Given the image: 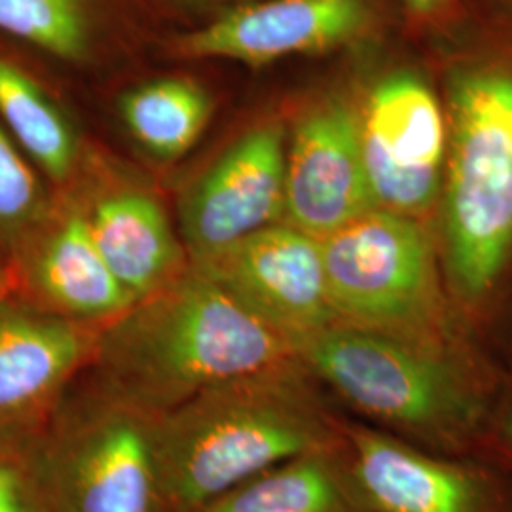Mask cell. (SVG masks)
I'll return each mask as SVG.
<instances>
[{"label": "cell", "mask_w": 512, "mask_h": 512, "mask_svg": "<svg viewBox=\"0 0 512 512\" xmlns=\"http://www.w3.org/2000/svg\"><path fill=\"white\" fill-rule=\"evenodd\" d=\"M359 122L374 205L404 217L431 209L448 156V120L433 90L416 74H389L372 88Z\"/></svg>", "instance_id": "cell-8"}, {"label": "cell", "mask_w": 512, "mask_h": 512, "mask_svg": "<svg viewBox=\"0 0 512 512\" xmlns=\"http://www.w3.org/2000/svg\"><path fill=\"white\" fill-rule=\"evenodd\" d=\"M0 512H48L31 458L0 448Z\"/></svg>", "instance_id": "cell-21"}, {"label": "cell", "mask_w": 512, "mask_h": 512, "mask_svg": "<svg viewBox=\"0 0 512 512\" xmlns=\"http://www.w3.org/2000/svg\"><path fill=\"white\" fill-rule=\"evenodd\" d=\"M293 346L338 321L327 287L321 239L272 224L217 255L192 262Z\"/></svg>", "instance_id": "cell-9"}, {"label": "cell", "mask_w": 512, "mask_h": 512, "mask_svg": "<svg viewBox=\"0 0 512 512\" xmlns=\"http://www.w3.org/2000/svg\"><path fill=\"white\" fill-rule=\"evenodd\" d=\"M511 2H512V0H511Z\"/></svg>", "instance_id": "cell-25"}, {"label": "cell", "mask_w": 512, "mask_h": 512, "mask_svg": "<svg viewBox=\"0 0 512 512\" xmlns=\"http://www.w3.org/2000/svg\"><path fill=\"white\" fill-rule=\"evenodd\" d=\"M88 220L97 249L135 304L188 272L164 209L147 194H112L93 207Z\"/></svg>", "instance_id": "cell-14"}, {"label": "cell", "mask_w": 512, "mask_h": 512, "mask_svg": "<svg viewBox=\"0 0 512 512\" xmlns=\"http://www.w3.org/2000/svg\"><path fill=\"white\" fill-rule=\"evenodd\" d=\"M0 124L44 173L55 181L69 177L78 148L73 128L37 80L2 55Z\"/></svg>", "instance_id": "cell-19"}, {"label": "cell", "mask_w": 512, "mask_h": 512, "mask_svg": "<svg viewBox=\"0 0 512 512\" xmlns=\"http://www.w3.org/2000/svg\"><path fill=\"white\" fill-rule=\"evenodd\" d=\"M450 82L446 277L461 317L484 319L512 264V61L467 63Z\"/></svg>", "instance_id": "cell-4"}, {"label": "cell", "mask_w": 512, "mask_h": 512, "mask_svg": "<svg viewBox=\"0 0 512 512\" xmlns=\"http://www.w3.org/2000/svg\"><path fill=\"white\" fill-rule=\"evenodd\" d=\"M370 0H253L217 12L173 38L184 59H228L260 67L291 55L319 54L365 37Z\"/></svg>", "instance_id": "cell-10"}, {"label": "cell", "mask_w": 512, "mask_h": 512, "mask_svg": "<svg viewBox=\"0 0 512 512\" xmlns=\"http://www.w3.org/2000/svg\"><path fill=\"white\" fill-rule=\"evenodd\" d=\"M342 435V458L370 512H512V475L486 459L429 452L349 416Z\"/></svg>", "instance_id": "cell-7"}, {"label": "cell", "mask_w": 512, "mask_h": 512, "mask_svg": "<svg viewBox=\"0 0 512 512\" xmlns=\"http://www.w3.org/2000/svg\"><path fill=\"white\" fill-rule=\"evenodd\" d=\"M285 171V131L279 124H264L239 137L181 205L192 262L217 255L285 217Z\"/></svg>", "instance_id": "cell-11"}, {"label": "cell", "mask_w": 512, "mask_h": 512, "mask_svg": "<svg viewBox=\"0 0 512 512\" xmlns=\"http://www.w3.org/2000/svg\"><path fill=\"white\" fill-rule=\"evenodd\" d=\"M95 340L84 323L0 304V448H14L54 412Z\"/></svg>", "instance_id": "cell-13"}, {"label": "cell", "mask_w": 512, "mask_h": 512, "mask_svg": "<svg viewBox=\"0 0 512 512\" xmlns=\"http://www.w3.org/2000/svg\"><path fill=\"white\" fill-rule=\"evenodd\" d=\"M177 2L190 4V6H224V8L239 4V0H177ZM224 8H222V10H224Z\"/></svg>", "instance_id": "cell-24"}, {"label": "cell", "mask_w": 512, "mask_h": 512, "mask_svg": "<svg viewBox=\"0 0 512 512\" xmlns=\"http://www.w3.org/2000/svg\"><path fill=\"white\" fill-rule=\"evenodd\" d=\"M370 209L359 110L344 99L311 107L287 150L285 219L321 239Z\"/></svg>", "instance_id": "cell-12"}, {"label": "cell", "mask_w": 512, "mask_h": 512, "mask_svg": "<svg viewBox=\"0 0 512 512\" xmlns=\"http://www.w3.org/2000/svg\"><path fill=\"white\" fill-rule=\"evenodd\" d=\"M344 416L298 355L205 389L156 416L169 511H198L287 459L340 448Z\"/></svg>", "instance_id": "cell-1"}, {"label": "cell", "mask_w": 512, "mask_h": 512, "mask_svg": "<svg viewBox=\"0 0 512 512\" xmlns=\"http://www.w3.org/2000/svg\"><path fill=\"white\" fill-rule=\"evenodd\" d=\"M476 458L486 459L512 475V376H505Z\"/></svg>", "instance_id": "cell-22"}, {"label": "cell", "mask_w": 512, "mask_h": 512, "mask_svg": "<svg viewBox=\"0 0 512 512\" xmlns=\"http://www.w3.org/2000/svg\"><path fill=\"white\" fill-rule=\"evenodd\" d=\"M40 184L18 143L0 124V226L16 228L37 215Z\"/></svg>", "instance_id": "cell-20"}, {"label": "cell", "mask_w": 512, "mask_h": 512, "mask_svg": "<svg viewBox=\"0 0 512 512\" xmlns=\"http://www.w3.org/2000/svg\"><path fill=\"white\" fill-rule=\"evenodd\" d=\"M131 0H0V35L57 61L90 63L128 27Z\"/></svg>", "instance_id": "cell-16"}, {"label": "cell", "mask_w": 512, "mask_h": 512, "mask_svg": "<svg viewBox=\"0 0 512 512\" xmlns=\"http://www.w3.org/2000/svg\"><path fill=\"white\" fill-rule=\"evenodd\" d=\"M401 2L414 18L420 19L440 18L454 4V0H401Z\"/></svg>", "instance_id": "cell-23"}, {"label": "cell", "mask_w": 512, "mask_h": 512, "mask_svg": "<svg viewBox=\"0 0 512 512\" xmlns=\"http://www.w3.org/2000/svg\"><path fill=\"white\" fill-rule=\"evenodd\" d=\"M194 512H370L336 450L287 459Z\"/></svg>", "instance_id": "cell-17"}, {"label": "cell", "mask_w": 512, "mask_h": 512, "mask_svg": "<svg viewBox=\"0 0 512 512\" xmlns=\"http://www.w3.org/2000/svg\"><path fill=\"white\" fill-rule=\"evenodd\" d=\"M321 253L340 323L425 348L478 351L444 294L433 245L412 217L370 209L321 238Z\"/></svg>", "instance_id": "cell-5"}, {"label": "cell", "mask_w": 512, "mask_h": 512, "mask_svg": "<svg viewBox=\"0 0 512 512\" xmlns=\"http://www.w3.org/2000/svg\"><path fill=\"white\" fill-rule=\"evenodd\" d=\"M156 416L99 387L55 416L29 456L48 512H171Z\"/></svg>", "instance_id": "cell-6"}, {"label": "cell", "mask_w": 512, "mask_h": 512, "mask_svg": "<svg viewBox=\"0 0 512 512\" xmlns=\"http://www.w3.org/2000/svg\"><path fill=\"white\" fill-rule=\"evenodd\" d=\"M27 277L50 313L84 325L110 323L135 306L97 249L90 220L80 213H71L42 243Z\"/></svg>", "instance_id": "cell-15"}, {"label": "cell", "mask_w": 512, "mask_h": 512, "mask_svg": "<svg viewBox=\"0 0 512 512\" xmlns=\"http://www.w3.org/2000/svg\"><path fill=\"white\" fill-rule=\"evenodd\" d=\"M296 357L293 344L194 268L97 334L99 387L152 416Z\"/></svg>", "instance_id": "cell-2"}, {"label": "cell", "mask_w": 512, "mask_h": 512, "mask_svg": "<svg viewBox=\"0 0 512 512\" xmlns=\"http://www.w3.org/2000/svg\"><path fill=\"white\" fill-rule=\"evenodd\" d=\"M211 97L188 78H158L129 90L120 101L122 120L150 154L173 160L200 139L211 118Z\"/></svg>", "instance_id": "cell-18"}, {"label": "cell", "mask_w": 512, "mask_h": 512, "mask_svg": "<svg viewBox=\"0 0 512 512\" xmlns=\"http://www.w3.org/2000/svg\"><path fill=\"white\" fill-rule=\"evenodd\" d=\"M323 389L361 420L446 456H475L505 374L480 351L425 348L332 323L296 342Z\"/></svg>", "instance_id": "cell-3"}]
</instances>
